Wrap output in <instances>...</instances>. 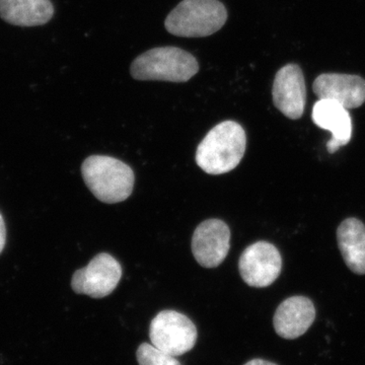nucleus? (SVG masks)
<instances>
[{
  "label": "nucleus",
  "instance_id": "1",
  "mask_svg": "<svg viewBox=\"0 0 365 365\" xmlns=\"http://www.w3.org/2000/svg\"><path fill=\"white\" fill-rule=\"evenodd\" d=\"M246 132L235 121L222 122L204 137L196 151V163L210 175H222L235 169L246 151Z\"/></svg>",
  "mask_w": 365,
  "mask_h": 365
},
{
  "label": "nucleus",
  "instance_id": "2",
  "mask_svg": "<svg viewBox=\"0 0 365 365\" xmlns=\"http://www.w3.org/2000/svg\"><path fill=\"white\" fill-rule=\"evenodd\" d=\"M88 188L102 202H122L133 191V170L126 163L111 157L91 155L81 165Z\"/></svg>",
  "mask_w": 365,
  "mask_h": 365
},
{
  "label": "nucleus",
  "instance_id": "3",
  "mask_svg": "<svg viewBox=\"0 0 365 365\" xmlns=\"http://www.w3.org/2000/svg\"><path fill=\"white\" fill-rule=\"evenodd\" d=\"M199 71L195 57L177 47H160L139 55L130 68L132 78L138 81L186 83Z\"/></svg>",
  "mask_w": 365,
  "mask_h": 365
},
{
  "label": "nucleus",
  "instance_id": "4",
  "mask_svg": "<svg viewBox=\"0 0 365 365\" xmlns=\"http://www.w3.org/2000/svg\"><path fill=\"white\" fill-rule=\"evenodd\" d=\"M227 20L225 6L218 0H182L168 18V32L178 37H207L218 32Z\"/></svg>",
  "mask_w": 365,
  "mask_h": 365
},
{
  "label": "nucleus",
  "instance_id": "5",
  "mask_svg": "<svg viewBox=\"0 0 365 365\" xmlns=\"http://www.w3.org/2000/svg\"><path fill=\"white\" fill-rule=\"evenodd\" d=\"M151 344L162 351L181 356L191 351L197 341V329L193 322L179 312H160L151 321Z\"/></svg>",
  "mask_w": 365,
  "mask_h": 365
},
{
  "label": "nucleus",
  "instance_id": "6",
  "mask_svg": "<svg viewBox=\"0 0 365 365\" xmlns=\"http://www.w3.org/2000/svg\"><path fill=\"white\" fill-rule=\"evenodd\" d=\"M122 277L119 262L107 253L97 255L86 267L72 276L71 287L78 294L103 299L116 289Z\"/></svg>",
  "mask_w": 365,
  "mask_h": 365
},
{
  "label": "nucleus",
  "instance_id": "7",
  "mask_svg": "<svg viewBox=\"0 0 365 365\" xmlns=\"http://www.w3.org/2000/svg\"><path fill=\"white\" fill-rule=\"evenodd\" d=\"M282 269V258L275 246L258 242L249 246L241 255L239 270L242 280L249 287H270L277 279Z\"/></svg>",
  "mask_w": 365,
  "mask_h": 365
},
{
  "label": "nucleus",
  "instance_id": "8",
  "mask_svg": "<svg viewBox=\"0 0 365 365\" xmlns=\"http://www.w3.org/2000/svg\"><path fill=\"white\" fill-rule=\"evenodd\" d=\"M230 230L220 220H207L197 227L192 237L194 258L204 268H215L230 251Z\"/></svg>",
  "mask_w": 365,
  "mask_h": 365
},
{
  "label": "nucleus",
  "instance_id": "9",
  "mask_svg": "<svg viewBox=\"0 0 365 365\" xmlns=\"http://www.w3.org/2000/svg\"><path fill=\"white\" fill-rule=\"evenodd\" d=\"M273 103L284 116L297 120L302 116L307 103L304 73L297 64H288L276 73Z\"/></svg>",
  "mask_w": 365,
  "mask_h": 365
},
{
  "label": "nucleus",
  "instance_id": "10",
  "mask_svg": "<svg viewBox=\"0 0 365 365\" xmlns=\"http://www.w3.org/2000/svg\"><path fill=\"white\" fill-rule=\"evenodd\" d=\"M314 93L323 100L339 103L346 109H355L365 102V81L349 74H322L314 81Z\"/></svg>",
  "mask_w": 365,
  "mask_h": 365
},
{
  "label": "nucleus",
  "instance_id": "11",
  "mask_svg": "<svg viewBox=\"0 0 365 365\" xmlns=\"http://www.w3.org/2000/svg\"><path fill=\"white\" fill-rule=\"evenodd\" d=\"M316 319L313 302L304 297L285 299L274 314L275 332L287 340H294L311 328Z\"/></svg>",
  "mask_w": 365,
  "mask_h": 365
},
{
  "label": "nucleus",
  "instance_id": "12",
  "mask_svg": "<svg viewBox=\"0 0 365 365\" xmlns=\"http://www.w3.org/2000/svg\"><path fill=\"white\" fill-rule=\"evenodd\" d=\"M313 121L319 128L332 133V138L327 143L330 153H336L351 139V117L348 109L335 101L319 98L314 106Z\"/></svg>",
  "mask_w": 365,
  "mask_h": 365
},
{
  "label": "nucleus",
  "instance_id": "13",
  "mask_svg": "<svg viewBox=\"0 0 365 365\" xmlns=\"http://www.w3.org/2000/svg\"><path fill=\"white\" fill-rule=\"evenodd\" d=\"M53 14L50 0H0V18L14 26L45 25Z\"/></svg>",
  "mask_w": 365,
  "mask_h": 365
},
{
  "label": "nucleus",
  "instance_id": "14",
  "mask_svg": "<svg viewBox=\"0 0 365 365\" xmlns=\"http://www.w3.org/2000/svg\"><path fill=\"white\" fill-rule=\"evenodd\" d=\"M338 246L352 272L365 274V225L356 218L344 220L337 230Z\"/></svg>",
  "mask_w": 365,
  "mask_h": 365
},
{
  "label": "nucleus",
  "instance_id": "15",
  "mask_svg": "<svg viewBox=\"0 0 365 365\" xmlns=\"http://www.w3.org/2000/svg\"><path fill=\"white\" fill-rule=\"evenodd\" d=\"M136 356L139 365H181L176 357L148 343L139 346Z\"/></svg>",
  "mask_w": 365,
  "mask_h": 365
},
{
  "label": "nucleus",
  "instance_id": "16",
  "mask_svg": "<svg viewBox=\"0 0 365 365\" xmlns=\"http://www.w3.org/2000/svg\"><path fill=\"white\" fill-rule=\"evenodd\" d=\"M6 242V228L4 217L0 215V254L4 251Z\"/></svg>",
  "mask_w": 365,
  "mask_h": 365
},
{
  "label": "nucleus",
  "instance_id": "17",
  "mask_svg": "<svg viewBox=\"0 0 365 365\" xmlns=\"http://www.w3.org/2000/svg\"><path fill=\"white\" fill-rule=\"evenodd\" d=\"M245 365H277L273 364V362L267 361V360L263 359H253L251 361L247 362Z\"/></svg>",
  "mask_w": 365,
  "mask_h": 365
}]
</instances>
